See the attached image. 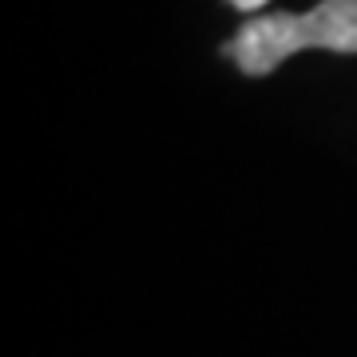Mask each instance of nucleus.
Segmentation results:
<instances>
[{"mask_svg": "<svg viewBox=\"0 0 357 357\" xmlns=\"http://www.w3.org/2000/svg\"><path fill=\"white\" fill-rule=\"evenodd\" d=\"M302 48H330L357 56V0H318L310 13H262L250 16L238 36L222 44L246 76H270Z\"/></svg>", "mask_w": 357, "mask_h": 357, "instance_id": "obj_1", "label": "nucleus"}, {"mask_svg": "<svg viewBox=\"0 0 357 357\" xmlns=\"http://www.w3.org/2000/svg\"><path fill=\"white\" fill-rule=\"evenodd\" d=\"M230 4H234L238 13H258L262 4H270V0H230Z\"/></svg>", "mask_w": 357, "mask_h": 357, "instance_id": "obj_2", "label": "nucleus"}]
</instances>
